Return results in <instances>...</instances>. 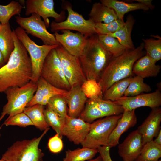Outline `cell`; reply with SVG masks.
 <instances>
[{
  "label": "cell",
  "instance_id": "1",
  "mask_svg": "<svg viewBox=\"0 0 161 161\" xmlns=\"http://www.w3.org/2000/svg\"><path fill=\"white\" fill-rule=\"evenodd\" d=\"M12 36L15 48L7 62L0 68V94L12 87H21L32 79V64L25 48L17 37L14 30Z\"/></svg>",
  "mask_w": 161,
  "mask_h": 161
},
{
  "label": "cell",
  "instance_id": "2",
  "mask_svg": "<svg viewBox=\"0 0 161 161\" xmlns=\"http://www.w3.org/2000/svg\"><path fill=\"white\" fill-rule=\"evenodd\" d=\"M143 49L142 42L134 49H127L121 55L112 58L98 82L103 94L116 82L133 76L134 64L143 56Z\"/></svg>",
  "mask_w": 161,
  "mask_h": 161
},
{
  "label": "cell",
  "instance_id": "3",
  "mask_svg": "<svg viewBox=\"0 0 161 161\" xmlns=\"http://www.w3.org/2000/svg\"><path fill=\"white\" fill-rule=\"evenodd\" d=\"M113 57L100 44L97 34L89 37L84 51L79 58L86 79L98 82Z\"/></svg>",
  "mask_w": 161,
  "mask_h": 161
},
{
  "label": "cell",
  "instance_id": "4",
  "mask_svg": "<svg viewBox=\"0 0 161 161\" xmlns=\"http://www.w3.org/2000/svg\"><path fill=\"white\" fill-rule=\"evenodd\" d=\"M37 82L31 80L21 87H12L4 93L6 95L7 103L3 107L0 116V121L5 115L8 118L22 112L33 97L37 88Z\"/></svg>",
  "mask_w": 161,
  "mask_h": 161
},
{
  "label": "cell",
  "instance_id": "5",
  "mask_svg": "<svg viewBox=\"0 0 161 161\" xmlns=\"http://www.w3.org/2000/svg\"><path fill=\"white\" fill-rule=\"evenodd\" d=\"M48 128L38 137L17 141L9 147L2 158L6 161H43L44 154L39 148V143L49 129Z\"/></svg>",
  "mask_w": 161,
  "mask_h": 161
},
{
  "label": "cell",
  "instance_id": "6",
  "mask_svg": "<svg viewBox=\"0 0 161 161\" xmlns=\"http://www.w3.org/2000/svg\"><path fill=\"white\" fill-rule=\"evenodd\" d=\"M14 31L17 37L29 55L32 71L31 80L37 82L40 77L41 69L46 58L51 50L59 45H39L32 40L25 30L20 26L17 27Z\"/></svg>",
  "mask_w": 161,
  "mask_h": 161
},
{
  "label": "cell",
  "instance_id": "7",
  "mask_svg": "<svg viewBox=\"0 0 161 161\" xmlns=\"http://www.w3.org/2000/svg\"><path fill=\"white\" fill-rule=\"evenodd\" d=\"M122 116L106 117L91 123L89 132L81 144L82 147L97 149L100 146H107L109 137Z\"/></svg>",
  "mask_w": 161,
  "mask_h": 161
},
{
  "label": "cell",
  "instance_id": "8",
  "mask_svg": "<svg viewBox=\"0 0 161 161\" xmlns=\"http://www.w3.org/2000/svg\"><path fill=\"white\" fill-rule=\"evenodd\" d=\"M65 4V8L68 13L67 19L60 22L52 21L50 24L52 32H55L64 30H73L88 37L96 34L94 22L89 19H85L81 15L73 10L70 3Z\"/></svg>",
  "mask_w": 161,
  "mask_h": 161
},
{
  "label": "cell",
  "instance_id": "9",
  "mask_svg": "<svg viewBox=\"0 0 161 161\" xmlns=\"http://www.w3.org/2000/svg\"><path fill=\"white\" fill-rule=\"evenodd\" d=\"M40 76L57 88L67 91L71 88L64 74L55 48L51 50L46 58Z\"/></svg>",
  "mask_w": 161,
  "mask_h": 161
},
{
  "label": "cell",
  "instance_id": "10",
  "mask_svg": "<svg viewBox=\"0 0 161 161\" xmlns=\"http://www.w3.org/2000/svg\"><path fill=\"white\" fill-rule=\"evenodd\" d=\"M55 49L71 87L81 86L86 78L79 58L69 53L60 44Z\"/></svg>",
  "mask_w": 161,
  "mask_h": 161
},
{
  "label": "cell",
  "instance_id": "11",
  "mask_svg": "<svg viewBox=\"0 0 161 161\" xmlns=\"http://www.w3.org/2000/svg\"><path fill=\"white\" fill-rule=\"evenodd\" d=\"M15 19L17 23L27 34H30L40 39L44 44H60L56 40L54 34H51L47 31L44 22L38 14L33 13L30 16L27 17L16 16Z\"/></svg>",
  "mask_w": 161,
  "mask_h": 161
},
{
  "label": "cell",
  "instance_id": "12",
  "mask_svg": "<svg viewBox=\"0 0 161 161\" xmlns=\"http://www.w3.org/2000/svg\"><path fill=\"white\" fill-rule=\"evenodd\" d=\"M25 4L26 15L33 13L38 14L43 18L47 28L49 26V17L54 18L57 22L63 21L65 18L64 11L59 14L55 11L53 0H27Z\"/></svg>",
  "mask_w": 161,
  "mask_h": 161
},
{
  "label": "cell",
  "instance_id": "13",
  "mask_svg": "<svg viewBox=\"0 0 161 161\" xmlns=\"http://www.w3.org/2000/svg\"><path fill=\"white\" fill-rule=\"evenodd\" d=\"M120 105L125 110H132L142 107H148L152 109L161 105V93L159 89L148 93H142L134 96H123L114 102Z\"/></svg>",
  "mask_w": 161,
  "mask_h": 161
},
{
  "label": "cell",
  "instance_id": "14",
  "mask_svg": "<svg viewBox=\"0 0 161 161\" xmlns=\"http://www.w3.org/2000/svg\"><path fill=\"white\" fill-rule=\"evenodd\" d=\"M62 34L55 32V39L70 54L79 58L83 54L88 41V38L79 32L74 33L69 30L61 31Z\"/></svg>",
  "mask_w": 161,
  "mask_h": 161
},
{
  "label": "cell",
  "instance_id": "15",
  "mask_svg": "<svg viewBox=\"0 0 161 161\" xmlns=\"http://www.w3.org/2000/svg\"><path fill=\"white\" fill-rule=\"evenodd\" d=\"M91 123L86 122L79 117H66L62 130L63 136L75 144L81 143L89 132Z\"/></svg>",
  "mask_w": 161,
  "mask_h": 161
},
{
  "label": "cell",
  "instance_id": "16",
  "mask_svg": "<svg viewBox=\"0 0 161 161\" xmlns=\"http://www.w3.org/2000/svg\"><path fill=\"white\" fill-rule=\"evenodd\" d=\"M68 91L54 86L40 76L37 82L36 90L27 107L37 104L47 105L49 100L55 95H61L66 97Z\"/></svg>",
  "mask_w": 161,
  "mask_h": 161
},
{
  "label": "cell",
  "instance_id": "17",
  "mask_svg": "<svg viewBox=\"0 0 161 161\" xmlns=\"http://www.w3.org/2000/svg\"><path fill=\"white\" fill-rule=\"evenodd\" d=\"M143 146L141 135L137 129L130 133L119 145L118 153L123 161H134Z\"/></svg>",
  "mask_w": 161,
  "mask_h": 161
},
{
  "label": "cell",
  "instance_id": "18",
  "mask_svg": "<svg viewBox=\"0 0 161 161\" xmlns=\"http://www.w3.org/2000/svg\"><path fill=\"white\" fill-rule=\"evenodd\" d=\"M161 122V108L152 109L149 115L137 129L141 134L143 145L158 134Z\"/></svg>",
  "mask_w": 161,
  "mask_h": 161
},
{
  "label": "cell",
  "instance_id": "19",
  "mask_svg": "<svg viewBox=\"0 0 161 161\" xmlns=\"http://www.w3.org/2000/svg\"><path fill=\"white\" fill-rule=\"evenodd\" d=\"M135 110H124L121 117L109 137L107 146L110 148L117 145L122 134L135 125L137 118Z\"/></svg>",
  "mask_w": 161,
  "mask_h": 161
},
{
  "label": "cell",
  "instance_id": "20",
  "mask_svg": "<svg viewBox=\"0 0 161 161\" xmlns=\"http://www.w3.org/2000/svg\"><path fill=\"white\" fill-rule=\"evenodd\" d=\"M66 98L68 106V115L74 118L79 117L87 100L81 86L71 87Z\"/></svg>",
  "mask_w": 161,
  "mask_h": 161
},
{
  "label": "cell",
  "instance_id": "21",
  "mask_svg": "<svg viewBox=\"0 0 161 161\" xmlns=\"http://www.w3.org/2000/svg\"><path fill=\"white\" fill-rule=\"evenodd\" d=\"M156 62L146 53L134 63L132 73L143 78L156 77L160 72L161 66L156 65Z\"/></svg>",
  "mask_w": 161,
  "mask_h": 161
},
{
  "label": "cell",
  "instance_id": "22",
  "mask_svg": "<svg viewBox=\"0 0 161 161\" xmlns=\"http://www.w3.org/2000/svg\"><path fill=\"white\" fill-rule=\"evenodd\" d=\"M89 16V19L95 24H107L118 19L113 9L101 2H96L93 4Z\"/></svg>",
  "mask_w": 161,
  "mask_h": 161
},
{
  "label": "cell",
  "instance_id": "23",
  "mask_svg": "<svg viewBox=\"0 0 161 161\" xmlns=\"http://www.w3.org/2000/svg\"><path fill=\"white\" fill-rule=\"evenodd\" d=\"M100 2L113 9L118 19L123 20L125 14L128 12L137 10L148 11L149 8L139 3H127L117 0H101Z\"/></svg>",
  "mask_w": 161,
  "mask_h": 161
},
{
  "label": "cell",
  "instance_id": "24",
  "mask_svg": "<svg viewBox=\"0 0 161 161\" xmlns=\"http://www.w3.org/2000/svg\"><path fill=\"white\" fill-rule=\"evenodd\" d=\"M135 22L133 16L129 14L126 18L123 26L115 32L108 35L116 38L126 49H134V47L131 38V33Z\"/></svg>",
  "mask_w": 161,
  "mask_h": 161
},
{
  "label": "cell",
  "instance_id": "25",
  "mask_svg": "<svg viewBox=\"0 0 161 161\" xmlns=\"http://www.w3.org/2000/svg\"><path fill=\"white\" fill-rule=\"evenodd\" d=\"M15 48L14 40L9 23L1 25L0 29V50L6 63Z\"/></svg>",
  "mask_w": 161,
  "mask_h": 161
},
{
  "label": "cell",
  "instance_id": "26",
  "mask_svg": "<svg viewBox=\"0 0 161 161\" xmlns=\"http://www.w3.org/2000/svg\"><path fill=\"white\" fill-rule=\"evenodd\" d=\"M132 76L124 78L114 83L103 94L102 99L113 102L118 100L123 96Z\"/></svg>",
  "mask_w": 161,
  "mask_h": 161
},
{
  "label": "cell",
  "instance_id": "27",
  "mask_svg": "<svg viewBox=\"0 0 161 161\" xmlns=\"http://www.w3.org/2000/svg\"><path fill=\"white\" fill-rule=\"evenodd\" d=\"M44 106L37 104L30 107H27L23 112L30 119L33 125L41 130L49 128L44 117Z\"/></svg>",
  "mask_w": 161,
  "mask_h": 161
},
{
  "label": "cell",
  "instance_id": "28",
  "mask_svg": "<svg viewBox=\"0 0 161 161\" xmlns=\"http://www.w3.org/2000/svg\"><path fill=\"white\" fill-rule=\"evenodd\" d=\"M98 41L103 47L114 57L123 54L127 49L115 38L108 35H97Z\"/></svg>",
  "mask_w": 161,
  "mask_h": 161
},
{
  "label": "cell",
  "instance_id": "29",
  "mask_svg": "<svg viewBox=\"0 0 161 161\" xmlns=\"http://www.w3.org/2000/svg\"><path fill=\"white\" fill-rule=\"evenodd\" d=\"M161 157V145L153 140L143 145L140 152L134 161H158Z\"/></svg>",
  "mask_w": 161,
  "mask_h": 161
},
{
  "label": "cell",
  "instance_id": "30",
  "mask_svg": "<svg viewBox=\"0 0 161 161\" xmlns=\"http://www.w3.org/2000/svg\"><path fill=\"white\" fill-rule=\"evenodd\" d=\"M98 152L97 149L82 147L66 151L63 161H86L92 159Z\"/></svg>",
  "mask_w": 161,
  "mask_h": 161
},
{
  "label": "cell",
  "instance_id": "31",
  "mask_svg": "<svg viewBox=\"0 0 161 161\" xmlns=\"http://www.w3.org/2000/svg\"><path fill=\"white\" fill-rule=\"evenodd\" d=\"M151 91V87L145 83L143 78L137 76H132L123 96H134L143 92H148Z\"/></svg>",
  "mask_w": 161,
  "mask_h": 161
},
{
  "label": "cell",
  "instance_id": "32",
  "mask_svg": "<svg viewBox=\"0 0 161 161\" xmlns=\"http://www.w3.org/2000/svg\"><path fill=\"white\" fill-rule=\"evenodd\" d=\"M90 99L106 117L121 114L124 111L121 106L114 102L101 98Z\"/></svg>",
  "mask_w": 161,
  "mask_h": 161
},
{
  "label": "cell",
  "instance_id": "33",
  "mask_svg": "<svg viewBox=\"0 0 161 161\" xmlns=\"http://www.w3.org/2000/svg\"><path fill=\"white\" fill-rule=\"evenodd\" d=\"M23 8L18 2L15 1H12L7 5L0 4V23L1 24L9 23L10 19L13 16H20Z\"/></svg>",
  "mask_w": 161,
  "mask_h": 161
},
{
  "label": "cell",
  "instance_id": "34",
  "mask_svg": "<svg viewBox=\"0 0 161 161\" xmlns=\"http://www.w3.org/2000/svg\"><path fill=\"white\" fill-rule=\"evenodd\" d=\"M106 117L90 99H87L84 108L79 117L85 122L90 123L95 120Z\"/></svg>",
  "mask_w": 161,
  "mask_h": 161
},
{
  "label": "cell",
  "instance_id": "35",
  "mask_svg": "<svg viewBox=\"0 0 161 161\" xmlns=\"http://www.w3.org/2000/svg\"><path fill=\"white\" fill-rule=\"evenodd\" d=\"M67 102L66 97L57 95L52 97L47 105V108L56 113L64 120L67 115Z\"/></svg>",
  "mask_w": 161,
  "mask_h": 161
},
{
  "label": "cell",
  "instance_id": "36",
  "mask_svg": "<svg viewBox=\"0 0 161 161\" xmlns=\"http://www.w3.org/2000/svg\"><path fill=\"white\" fill-rule=\"evenodd\" d=\"M44 114L45 120L49 126L55 130L59 137L62 139V130L65 120L60 117L51 109L47 108L44 109Z\"/></svg>",
  "mask_w": 161,
  "mask_h": 161
},
{
  "label": "cell",
  "instance_id": "37",
  "mask_svg": "<svg viewBox=\"0 0 161 161\" xmlns=\"http://www.w3.org/2000/svg\"><path fill=\"white\" fill-rule=\"evenodd\" d=\"M82 91L88 99L102 98L103 93L98 82L93 79H86L81 86Z\"/></svg>",
  "mask_w": 161,
  "mask_h": 161
},
{
  "label": "cell",
  "instance_id": "38",
  "mask_svg": "<svg viewBox=\"0 0 161 161\" xmlns=\"http://www.w3.org/2000/svg\"><path fill=\"white\" fill-rule=\"evenodd\" d=\"M146 54L156 62L161 59V39H143Z\"/></svg>",
  "mask_w": 161,
  "mask_h": 161
},
{
  "label": "cell",
  "instance_id": "39",
  "mask_svg": "<svg viewBox=\"0 0 161 161\" xmlns=\"http://www.w3.org/2000/svg\"><path fill=\"white\" fill-rule=\"evenodd\" d=\"M124 23L123 20L118 19L107 24L96 23L95 28L96 34L108 35L114 33L122 28Z\"/></svg>",
  "mask_w": 161,
  "mask_h": 161
},
{
  "label": "cell",
  "instance_id": "40",
  "mask_svg": "<svg viewBox=\"0 0 161 161\" xmlns=\"http://www.w3.org/2000/svg\"><path fill=\"white\" fill-rule=\"evenodd\" d=\"M3 125L8 126H18L26 127L30 125H34L28 117L24 112L17 114L10 118H7Z\"/></svg>",
  "mask_w": 161,
  "mask_h": 161
},
{
  "label": "cell",
  "instance_id": "41",
  "mask_svg": "<svg viewBox=\"0 0 161 161\" xmlns=\"http://www.w3.org/2000/svg\"><path fill=\"white\" fill-rule=\"evenodd\" d=\"M48 146L51 152L54 153L59 152L62 150L63 147L61 138L56 134L49 139Z\"/></svg>",
  "mask_w": 161,
  "mask_h": 161
},
{
  "label": "cell",
  "instance_id": "42",
  "mask_svg": "<svg viewBox=\"0 0 161 161\" xmlns=\"http://www.w3.org/2000/svg\"><path fill=\"white\" fill-rule=\"evenodd\" d=\"M103 161H112L110 154V148L106 146H100L97 148Z\"/></svg>",
  "mask_w": 161,
  "mask_h": 161
},
{
  "label": "cell",
  "instance_id": "43",
  "mask_svg": "<svg viewBox=\"0 0 161 161\" xmlns=\"http://www.w3.org/2000/svg\"><path fill=\"white\" fill-rule=\"evenodd\" d=\"M135 1L141 3L148 7L149 9H153L155 7V6L153 5L152 2V0H134Z\"/></svg>",
  "mask_w": 161,
  "mask_h": 161
},
{
  "label": "cell",
  "instance_id": "44",
  "mask_svg": "<svg viewBox=\"0 0 161 161\" xmlns=\"http://www.w3.org/2000/svg\"><path fill=\"white\" fill-rule=\"evenodd\" d=\"M156 138L154 141L156 144L161 145V129L160 131L157 136Z\"/></svg>",
  "mask_w": 161,
  "mask_h": 161
},
{
  "label": "cell",
  "instance_id": "45",
  "mask_svg": "<svg viewBox=\"0 0 161 161\" xmlns=\"http://www.w3.org/2000/svg\"><path fill=\"white\" fill-rule=\"evenodd\" d=\"M3 55L0 50V68L5 64Z\"/></svg>",
  "mask_w": 161,
  "mask_h": 161
},
{
  "label": "cell",
  "instance_id": "46",
  "mask_svg": "<svg viewBox=\"0 0 161 161\" xmlns=\"http://www.w3.org/2000/svg\"><path fill=\"white\" fill-rule=\"evenodd\" d=\"M88 161H103V160L102 157L100 155L96 158L93 159H91Z\"/></svg>",
  "mask_w": 161,
  "mask_h": 161
},
{
  "label": "cell",
  "instance_id": "47",
  "mask_svg": "<svg viewBox=\"0 0 161 161\" xmlns=\"http://www.w3.org/2000/svg\"><path fill=\"white\" fill-rule=\"evenodd\" d=\"M0 161H6L3 158H1V159L0 160Z\"/></svg>",
  "mask_w": 161,
  "mask_h": 161
},
{
  "label": "cell",
  "instance_id": "48",
  "mask_svg": "<svg viewBox=\"0 0 161 161\" xmlns=\"http://www.w3.org/2000/svg\"><path fill=\"white\" fill-rule=\"evenodd\" d=\"M1 23H0V29H1Z\"/></svg>",
  "mask_w": 161,
  "mask_h": 161
},
{
  "label": "cell",
  "instance_id": "49",
  "mask_svg": "<svg viewBox=\"0 0 161 161\" xmlns=\"http://www.w3.org/2000/svg\"><path fill=\"white\" fill-rule=\"evenodd\" d=\"M158 161H161V160H158Z\"/></svg>",
  "mask_w": 161,
  "mask_h": 161
},
{
  "label": "cell",
  "instance_id": "50",
  "mask_svg": "<svg viewBox=\"0 0 161 161\" xmlns=\"http://www.w3.org/2000/svg\"><path fill=\"white\" fill-rule=\"evenodd\" d=\"M0 136H1V134H0Z\"/></svg>",
  "mask_w": 161,
  "mask_h": 161
}]
</instances>
